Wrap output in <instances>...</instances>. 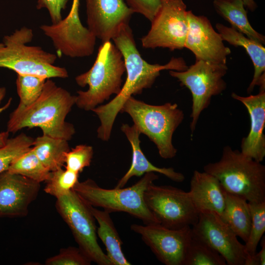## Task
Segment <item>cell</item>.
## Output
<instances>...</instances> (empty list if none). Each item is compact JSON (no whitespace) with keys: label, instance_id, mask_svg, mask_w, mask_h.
<instances>
[{"label":"cell","instance_id":"cell-1","mask_svg":"<svg viewBox=\"0 0 265 265\" xmlns=\"http://www.w3.org/2000/svg\"><path fill=\"white\" fill-rule=\"evenodd\" d=\"M112 40L123 55L127 78L119 94L108 103L98 106L91 110L100 121L97 131V137L105 141L109 139L116 116L130 97L141 94L144 89L151 88L161 71H182L188 67L182 57H173L164 65L147 62L136 48L129 25L124 26Z\"/></svg>","mask_w":265,"mask_h":265},{"label":"cell","instance_id":"cell-2","mask_svg":"<svg viewBox=\"0 0 265 265\" xmlns=\"http://www.w3.org/2000/svg\"><path fill=\"white\" fill-rule=\"evenodd\" d=\"M76 96L47 79L42 92L32 104L17 106L10 114L7 131L15 133L25 128H39L43 134L69 141L75 132L66 117L76 104Z\"/></svg>","mask_w":265,"mask_h":265},{"label":"cell","instance_id":"cell-3","mask_svg":"<svg viewBox=\"0 0 265 265\" xmlns=\"http://www.w3.org/2000/svg\"><path fill=\"white\" fill-rule=\"evenodd\" d=\"M203 170L216 178L227 192L249 203L265 201V166L241 151L226 146L220 159Z\"/></svg>","mask_w":265,"mask_h":265},{"label":"cell","instance_id":"cell-4","mask_svg":"<svg viewBox=\"0 0 265 265\" xmlns=\"http://www.w3.org/2000/svg\"><path fill=\"white\" fill-rule=\"evenodd\" d=\"M125 72L123 55L115 44L110 41L102 43L91 68L75 78L79 86H88L87 90L77 92L75 105L80 109L92 110L112 94L117 95Z\"/></svg>","mask_w":265,"mask_h":265},{"label":"cell","instance_id":"cell-5","mask_svg":"<svg viewBox=\"0 0 265 265\" xmlns=\"http://www.w3.org/2000/svg\"><path fill=\"white\" fill-rule=\"evenodd\" d=\"M154 172L144 175L137 183L126 188L106 189L90 179L78 182L73 189L89 205L101 207L110 213L125 212L142 220L144 224H159L147 206L144 192L158 179Z\"/></svg>","mask_w":265,"mask_h":265},{"label":"cell","instance_id":"cell-6","mask_svg":"<svg viewBox=\"0 0 265 265\" xmlns=\"http://www.w3.org/2000/svg\"><path fill=\"white\" fill-rule=\"evenodd\" d=\"M120 112L131 117L139 132L154 143L162 158L176 156L177 150L173 145L172 137L184 119V113L177 104L152 105L132 96L125 102Z\"/></svg>","mask_w":265,"mask_h":265},{"label":"cell","instance_id":"cell-7","mask_svg":"<svg viewBox=\"0 0 265 265\" xmlns=\"http://www.w3.org/2000/svg\"><path fill=\"white\" fill-rule=\"evenodd\" d=\"M33 37L31 28L23 26L3 38L0 48V68L15 72L17 74L32 75L49 79L66 78L68 73L64 67L54 65L57 56L41 47L28 46Z\"/></svg>","mask_w":265,"mask_h":265},{"label":"cell","instance_id":"cell-8","mask_svg":"<svg viewBox=\"0 0 265 265\" xmlns=\"http://www.w3.org/2000/svg\"><path fill=\"white\" fill-rule=\"evenodd\" d=\"M226 64L196 60L194 64L182 71L170 70L171 76L177 79L182 86L188 88L192 96L190 128L195 130L202 112L210 105L212 97L222 93L227 87L223 79Z\"/></svg>","mask_w":265,"mask_h":265},{"label":"cell","instance_id":"cell-9","mask_svg":"<svg viewBox=\"0 0 265 265\" xmlns=\"http://www.w3.org/2000/svg\"><path fill=\"white\" fill-rule=\"evenodd\" d=\"M55 207L70 229L79 248L91 262L99 265H112L98 242L95 219L90 205L73 189L56 198Z\"/></svg>","mask_w":265,"mask_h":265},{"label":"cell","instance_id":"cell-10","mask_svg":"<svg viewBox=\"0 0 265 265\" xmlns=\"http://www.w3.org/2000/svg\"><path fill=\"white\" fill-rule=\"evenodd\" d=\"M144 197L147 206L163 226L181 229L192 227L198 220L199 213L189 191L153 183L145 191Z\"/></svg>","mask_w":265,"mask_h":265},{"label":"cell","instance_id":"cell-11","mask_svg":"<svg viewBox=\"0 0 265 265\" xmlns=\"http://www.w3.org/2000/svg\"><path fill=\"white\" fill-rule=\"evenodd\" d=\"M151 22L150 30L141 39L143 47L167 48L170 51L185 48L188 21L183 0H162Z\"/></svg>","mask_w":265,"mask_h":265},{"label":"cell","instance_id":"cell-12","mask_svg":"<svg viewBox=\"0 0 265 265\" xmlns=\"http://www.w3.org/2000/svg\"><path fill=\"white\" fill-rule=\"evenodd\" d=\"M131 229L141 236L143 241L162 264L184 265L192 237L191 227L173 229L160 224H133Z\"/></svg>","mask_w":265,"mask_h":265},{"label":"cell","instance_id":"cell-13","mask_svg":"<svg viewBox=\"0 0 265 265\" xmlns=\"http://www.w3.org/2000/svg\"><path fill=\"white\" fill-rule=\"evenodd\" d=\"M192 235L221 255L228 265H245L247 258L244 244L216 213H199L191 227Z\"/></svg>","mask_w":265,"mask_h":265},{"label":"cell","instance_id":"cell-14","mask_svg":"<svg viewBox=\"0 0 265 265\" xmlns=\"http://www.w3.org/2000/svg\"><path fill=\"white\" fill-rule=\"evenodd\" d=\"M187 18L188 28L185 48L193 53L196 60L226 64L231 50L224 45L221 36L209 19L196 15L191 10L187 11Z\"/></svg>","mask_w":265,"mask_h":265},{"label":"cell","instance_id":"cell-15","mask_svg":"<svg viewBox=\"0 0 265 265\" xmlns=\"http://www.w3.org/2000/svg\"><path fill=\"white\" fill-rule=\"evenodd\" d=\"M87 28L102 43L112 40L134 13L125 0H86Z\"/></svg>","mask_w":265,"mask_h":265},{"label":"cell","instance_id":"cell-16","mask_svg":"<svg viewBox=\"0 0 265 265\" xmlns=\"http://www.w3.org/2000/svg\"><path fill=\"white\" fill-rule=\"evenodd\" d=\"M40 183L5 171L0 173V217L25 216L36 198Z\"/></svg>","mask_w":265,"mask_h":265},{"label":"cell","instance_id":"cell-17","mask_svg":"<svg viewBox=\"0 0 265 265\" xmlns=\"http://www.w3.org/2000/svg\"><path fill=\"white\" fill-rule=\"evenodd\" d=\"M231 97L246 107L250 116V131L241 140V152L261 162L265 157V88H259L254 95L243 97L233 92Z\"/></svg>","mask_w":265,"mask_h":265},{"label":"cell","instance_id":"cell-18","mask_svg":"<svg viewBox=\"0 0 265 265\" xmlns=\"http://www.w3.org/2000/svg\"><path fill=\"white\" fill-rule=\"evenodd\" d=\"M189 192L199 213L211 212L221 216L225 206L226 191L216 178L205 171L195 170Z\"/></svg>","mask_w":265,"mask_h":265},{"label":"cell","instance_id":"cell-19","mask_svg":"<svg viewBox=\"0 0 265 265\" xmlns=\"http://www.w3.org/2000/svg\"><path fill=\"white\" fill-rule=\"evenodd\" d=\"M121 130L125 134L131 144L132 159L130 168L118 181L116 188L123 187L132 177H140L150 172L161 174L175 182L180 183L185 180V176L180 172L175 171L173 168H159L149 161L140 146L139 135L141 133L134 125L130 126L127 124H123Z\"/></svg>","mask_w":265,"mask_h":265},{"label":"cell","instance_id":"cell-20","mask_svg":"<svg viewBox=\"0 0 265 265\" xmlns=\"http://www.w3.org/2000/svg\"><path fill=\"white\" fill-rule=\"evenodd\" d=\"M216 28L223 41L235 47H241L250 57L254 68V73L247 91L252 92L256 86L265 88V48L263 44L251 39L232 27L221 23L216 24Z\"/></svg>","mask_w":265,"mask_h":265},{"label":"cell","instance_id":"cell-21","mask_svg":"<svg viewBox=\"0 0 265 265\" xmlns=\"http://www.w3.org/2000/svg\"><path fill=\"white\" fill-rule=\"evenodd\" d=\"M219 217L237 237L244 242L246 241L251 225V212L247 200L226 191L225 206Z\"/></svg>","mask_w":265,"mask_h":265},{"label":"cell","instance_id":"cell-22","mask_svg":"<svg viewBox=\"0 0 265 265\" xmlns=\"http://www.w3.org/2000/svg\"><path fill=\"white\" fill-rule=\"evenodd\" d=\"M90 210L98 223L97 235L106 247V255L112 265H130L123 253V242L110 216L109 212L90 206Z\"/></svg>","mask_w":265,"mask_h":265},{"label":"cell","instance_id":"cell-23","mask_svg":"<svg viewBox=\"0 0 265 265\" xmlns=\"http://www.w3.org/2000/svg\"><path fill=\"white\" fill-rule=\"evenodd\" d=\"M213 5L216 13L229 23L232 27L247 37L265 44V36L251 26L241 0H214Z\"/></svg>","mask_w":265,"mask_h":265},{"label":"cell","instance_id":"cell-24","mask_svg":"<svg viewBox=\"0 0 265 265\" xmlns=\"http://www.w3.org/2000/svg\"><path fill=\"white\" fill-rule=\"evenodd\" d=\"M32 149L51 172L62 168L65 155L70 150L68 141L43 134L34 139Z\"/></svg>","mask_w":265,"mask_h":265},{"label":"cell","instance_id":"cell-25","mask_svg":"<svg viewBox=\"0 0 265 265\" xmlns=\"http://www.w3.org/2000/svg\"><path fill=\"white\" fill-rule=\"evenodd\" d=\"M7 171L22 175L39 183L47 182L52 173L40 160L32 147L15 159Z\"/></svg>","mask_w":265,"mask_h":265},{"label":"cell","instance_id":"cell-26","mask_svg":"<svg viewBox=\"0 0 265 265\" xmlns=\"http://www.w3.org/2000/svg\"><path fill=\"white\" fill-rule=\"evenodd\" d=\"M251 225L244 247L247 258L245 265L254 256L257 246L265 232V201L249 203Z\"/></svg>","mask_w":265,"mask_h":265},{"label":"cell","instance_id":"cell-27","mask_svg":"<svg viewBox=\"0 0 265 265\" xmlns=\"http://www.w3.org/2000/svg\"><path fill=\"white\" fill-rule=\"evenodd\" d=\"M224 258L192 234L184 265H226Z\"/></svg>","mask_w":265,"mask_h":265},{"label":"cell","instance_id":"cell-28","mask_svg":"<svg viewBox=\"0 0 265 265\" xmlns=\"http://www.w3.org/2000/svg\"><path fill=\"white\" fill-rule=\"evenodd\" d=\"M46 79L32 75L17 74L16 88L20 98L19 107H26L33 103L40 96Z\"/></svg>","mask_w":265,"mask_h":265},{"label":"cell","instance_id":"cell-29","mask_svg":"<svg viewBox=\"0 0 265 265\" xmlns=\"http://www.w3.org/2000/svg\"><path fill=\"white\" fill-rule=\"evenodd\" d=\"M34 139L24 133L8 139L4 146L0 148V173L8 170L12 162L28 151Z\"/></svg>","mask_w":265,"mask_h":265},{"label":"cell","instance_id":"cell-30","mask_svg":"<svg viewBox=\"0 0 265 265\" xmlns=\"http://www.w3.org/2000/svg\"><path fill=\"white\" fill-rule=\"evenodd\" d=\"M79 174L62 168L52 171L44 191L56 198L59 197L74 188L79 182Z\"/></svg>","mask_w":265,"mask_h":265},{"label":"cell","instance_id":"cell-31","mask_svg":"<svg viewBox=\"0 0 265 265\" xmlns=\"http://www.w3.org/2000/svg\"><path fill=\"white\" fill-rule=\"evenodd\" d=\"M93 156L92 146L80 144L72 148L65 155V168L80 173L90 166Z\"/></svg>","mask_w":265,"mask_h":265},{"label":"cell","instance_id":"cell-32","mask_svg":"<svg viewBox=\"0 0 265 265\" xmlns=\"http://www.w3.org/2000/svg\"><path fill=\"white\" fill-rule=\"evenodd\" d=\"M91 261L78 247H68L62 248L59 253L48 258L46 265H89Z\"/></svg>","mask_w":265,"mask_h":265},{"label":"cell","instance_id":"cell-33","mask_svg":"<svg viewBox=\"0 0 265 265\" xmlns=\"http://www.w3.org/2000/svg\"><path fill=\"white\" fill-rule=\"evenodd\" d=\"M134 13L142 15L150 22L160 8L162 0H125Z\"/></svg>","mask_w":265,"mask_h":265},{"label":"cell","instance_id":"cell-34","mask_svg":"<svg viewBox=\"0 0 265 265\" xmlns=\"http://www.w3.org/2000/svg\"><path fill=\"white\" fill-rule=\"evenodd\" d=\"M69 0H38L36 8H45L49 13L53 24L59 22L63 18L62 10L66 8Z\"/></svg>","mask_w":265,"mask_h":265},{"label":"cell","instance_id":"cell-35","mask_svg":"<svg viewBox=\"0 0 265 265\" xmlns=\"http://www.w3.org/2000/svg\"><path fill=\"white\" fill-rule=\"evenodd\" d=\"M261 249L259 252L255 254L254 256L247 263L246 265H265V238L263 237L261 239Z\"/></svg>","mask_w":265,"mask_h":265},{"label":"cell","instance_id":"cell-36","mask_svg":"<svg viewBox=\"0 0 265 265\" xmlns=\"http://www.w3.org/2000/svg\"><path fill=\"white\" fill-rule=\"evenodd\" d=\"M6 94V88L0 87V104L4 98ZM11 99H10L8 103L3 107H0V113L6 109L10 105ZM9 132L7 131L0 132V148L3 147L6 143L9 136Z\"/></svg>","mask_w":265,"mask_h":265},{"label":"cell","instance_id":"cell-37","mask_svg":"<svg viewBox=\"0 0 265 265\" xmlns=\"http://www.w3.org/2000/svg\"><path fill=\"white\" fill-rule=\"evenodd\" d=\"M244 3L245 7L251 11H254L258 6L254 0H241Z\"/></svg>","mask_w":265,"mask_h":265},{"label":"cell","instance_id":"cell-38","mask_svg":"<svg viewBox=\"0 0 265 265\" xmlns=\"http://www.w3.org/2000/svg\"><path fill=\"white\" fill-rule=\"evenodd\" d=\"M80 0H73L72 8L79 7Z\"/></svg>","mask_w":265,"mask_h":265},{"label":"cell","instance_id":"cell-39","mask_svg":"<svg viewBox=\"0 0 265 265\" xmlns=\"http://www.w3.org/2000/svg\"><path fill=\"white\" fill-rule=\"evenodd\" d=\"M3 46V43H0V48L2 47Z\"/></svg>","mask_w":265,"mask_h":265}]
</instances>
